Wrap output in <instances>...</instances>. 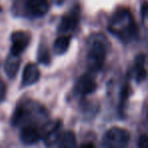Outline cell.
<instances>
[{
  "mask_svg": "<svg viewBox=\"0 0 148 148\" xmlns=\"http://www.w3.org/2000/svg\"><path fill=\"white\" fill-rule=\"evenodd\" d=\"M110 31L122 41L131 42L137 37V27L131 12L127 8H119L112 17Z\"/></svg>",
  "mask_w": 148,
  "mask_h": 148,
  "instance_id": "1",
  "label": "cell"
},
{
  "mask_svg": "<svg viewBox=\"0 0 148 148\" xmlns=\"http://www.w3.org/2000/svg\"><path fill=\"white\" fill-rule=\"evenodd\" d=\"M107 38L101 34H97L90 37L87 48L86 62L88 69L91 72H97L101 69L108 54Z\"/></svg>",
  "mask_w": 148,
  "mask_h": 148,
  "instance_id": "2",
  "label": "cell"
},
{
  "mask_svg": "<svg viewBox=\"0 0 148 148\" xmlns=\"http://www.w3.org/2000/svg\"><path fill=\"white\" fill-rule=\"evenodd\" d=\"M130 133L126 129L113 127L106 132L103 139V145L106 147L123 148L129 143Z\"/></svg>",
  "mask_w": 148,
  "mask_h": 148,
  "instance_id": "3",
  "label": "cell"
},
{
  "mask_svg": "<svg viewBox=\"0 0 148 148\" xmlns=\"http://www.w3.org/2000/svg\"><path fill=\"white\" fill-rule=\"evenodd\" d=\"M79 18H80V7L79 5H75L72 7L69 12L62 16L61 21L58 25L59 33L66 34L75 29L79 23Z\"/></svg>",
  "mask_w": 148,
  "mask_h": 148,
  "instance_id": "4",
  "label": "cell"
},
{
  "mask_svg": "<svg viewBox=\"0 0 148 148\" xmlns=\"http://www.w3.org/2000/svg\"><path fill=\"white\" fill-rule=\"evenodd\" d=\"M31 42V35L27 32L18 31L11 35L10 54L19 56L29 46Z\"/></svg>",
  "mask_w": 148,
  "mask_h": 148,
  "instance_id": "5",
  "label": "cell"
},
{
  "mask_svg": "<svg viewBox=\"0 0 148 148\" xmlns=\"http://www.w3.org/2000/svg\"><path fill=\"white\" fill-rule=\"evenodd\" d=\"M25 7L27 15L32 17H41L49 10L48 0H25Z\"/></svg>",
  "mask_w": 148,
  "mask_h": 148,
  "instance_id": "6",
  "label": "cell"
},
{
  "mask_svg": "<svg viewBox=\"0 0 148 148\" xmlns=\"http://www.w3.org/2000/svg\"><path fill=\"white\" fill-rule=\"evenodd\" d=\"M21 141L23 144L27 145H32L37 142L40 141L42 138V133L38 128L34 127V126H25L21 131Z\"/></svg>",
  "mask_w": 148,
  "mask_h": 148,
  "instance_id": "7",
  "label": "cell"
},
{
  "mask_svg": "<svg viewBox=\"0 0 148 148\" xmlns=\"http://www.w3.org/2000/svg\"><path fill=\"white\" fill-rule=\"evenodd\" d=\"M95 88H97V83H95L93 77L88 74L82 75L76 83V90L82 95L92 93L95 90Z\"/></svg>",
  "mask_w": 148,
  "mask_h": 148,
  "instance_id": "8",
  "label": "cell"
},
{
  "mask_svg": "<svg viewBox=\"0 0 148 148\" xmlns=\"http://www.w3.org/2000/svg\"><path fill=\"white\" fill-rule=\"evenodd\" d=\"M40 79V70L38 66L34 63L25 65L23 72V85L29 86L36 83Z\"/></svg>",
  "mask_w": 148,
  "mask_h": 148,
  "instance_id": "9",
  "label": "cell"
},
{
  "mask_svg": "<svg viewBox=\"0 0 148 148\" xmlns=\"http://www.w3.org/2000/svg\"><path fill=\"white\" fill-rule=\"evenodd\" d=\"M19 65H21V60H19V56L12 55L10 54L8 58H7L6 62L4 65L5 73L7 74V76L9 78H14L16 76L17 72L19 70Z\"/></svg>",
  "mask_w": 148,
  "mask_h": 148,
  "instance_id": "10",
  "label": "cell"
},
{
  "mask_svg": "<svg viewBox=\"0 0 148 148\" xmlns=\"http://www.w3.org/2000/svg\"><path fill=\"white\" fill-rule=\"evenodd\" d=\"M60 128H61V122H56L53 124L51 129L45 133V144L47 146L55 145L56 142L59 141L60 138Z\"/></svg>",
  "mask_w": 148,
  "mask_h": 148,
  "instance_id": "11",
  "label": "cell"
},
{
  "mask_svg": "<svg viewBox=\"0 0 148 148\" xmlns=\"http://www.w3.org/2000/svg\"><path fill=\"white\" fill-rule=\"evenodd\" d=\"M70 45V37L68 36H61L58 39H56L55 43H54L53 49L57 55H62V54L66 53Z\"/></svg>",
  "mask_w": 148,
  "mask_h": 148,
  "instance_id": "12",
  "label": "cell"
},
{
  "mask_svg": "<svg viewBox=\"0 0 148 148\" xmlns=\"http://www.w3.org/2000/svg\"><path fill=\"white\" fill-rule=\"evenodd\" d=\"M58 145L60 147H75L77 145L76 137L72 131L65 132L62 136H60Z\"/></svg>",
  "mask_w": 148,
  "mask_h": 148,
  "instance_id": "13",
  "label": "cell"
},
{
  "mask_svg": "<svg viewBox=\"0 0 148 148\" xmlns=\"http://www.w3.org/2000/svg\"><path fill=\"white\" fill-rule=\"evenodd\" d=\"M38 60L40 63L48 65L51 62V56H50V51L45 44H41L38 51Z\"/></svg>",
  "mask_w": 148,
  "mask_h": 148,
  "instance_id": "14",
  "label": "cell"
},
{
  "mask_svg": "<svg viewBox=\"0 0 148 148\" xmlns=\"http://www.w3.org/2000/svg\"><path fill=\"white\" fill-rule=\"evenodd\" d=\"M6 84L4 83V81L0 78V103L3 101V99H5V95H6Z\"/></svg>",
  "mask_w": 148,
  "mask_h": 148,
  "instance_id": "15",
  "label": "cell"
},
{
  "mask_svg": "<svg viewBox=\"0 0 148 148\" xmlns=\"http://www.w3.org/2000/svg\"><path fill=\"white\" fill-rule=\"evenodd\" d=\"M138 146L140 148H146L148 146V142H147V136L145 134L140 136L139 141H138Z\"/></svg>",
  "mask_w": 148,
  "mask_h": 148,
  "instance_id": "16",
  "label": "cell"
},
{
  "mask_svg": "<svg viewBox=\"0 0 148 148\" xmlns=\"http://www.w3.org/2000/svg\"><path fill=\"white\" fill-rule=\"evenodd\" d=\"M146 11H147V4H146V2H144L143 5H142V14H143V19H145V17H146Z\"/></svg>",
  "mask_w": 148,
  "mask_h": 148,
  "instance_id": "17",
  "label": "cell"
},
{
  "mask_svg": "<svg viewBox=\"0 0 148 148\" xmlns=\"http://www.w3.org/2000/svg\"><path fill=\"white\" fill-rule=\"evenodd\" d=\"M81 147H95V144H92V143H84V144H82L81 145Z\"/></svg>",
  "mask_w": 148,
  "mask_h": 148,
  "instance_id": "18",
  "label": "cell"
},
{
  "mask_svg": "<svg viewBox=\"0 0 148 148\" xmlns=\"http://www.w3.org/2000/svg\"><path fill=\"white\" fill-rule=\"evenodd\" d=\"M1 11H2V7L0 6V12H1Z\"/></svg>",
  "mask_w": 148,
  "mask_h": 148,
  "instance_id": "19",
  "label": "cell"
}]
</instances>
